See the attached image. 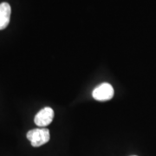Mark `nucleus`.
Instances as JSON below:
<instances>
[{"mask_svg": "<svg viewBox=\"0 0 156 156\" xmlns=\"http://www.w3.org/2000/svg\"><path fill=\"white\" fill-rule=\"evenodd\" d=\"M27 139L30 141L31 146L38 147L46 144L50 139V130L48 128H39L30 130L27 134Z\"/></svg>", "mask_w": 156, "mask_h": 156, "instance_id": "f257e3e1", "label": "nucleus"}, {"mask_svg": "<svg viewBox=\"0 0 156 156\" xmlns=\"http://www.w3.org/2000/svg\"><path fill=\"white\" fill-rule=\"evenodd\" d=\"M93 98L99 101H106L111 100L114 96V88L111 84L103 83L97 86L92 92Z\"/></svg>", "mask_w": 156, "mask_h": 156, "instance_id": "f03ea898", "label": "nucleus"}, {"mask_svg": "<svg viewBox=\"0 0 156 156\" xmlns=\"http://www.w3.org/2000/svg\"><path fill=\"white\" fill-rule=\"evenodd\" d=\"M54 115V110L50 107H45L36 115L34 118V122L40 128H45L52 122Z\"/></svg>", "mask_w": 156, "mask_h": 156, "instance_id": "7ed1b4c3", "label": "nucleus"}, {"mask_svg": "<svg viewBox=\"0 0 156 156\" xmlns=\"http://www.w3.org/2000/svg\"><path fill=\"white\" fill-rule=\"evenodd\" d=\"M11 5L6 3L0 4V30H5L8 26L11 18Z\"/></svg>", "mask_w": 156, "mask_h": 156, "instance_id": "20e7f679", "label": "nucleus"}, {"mask_svg": "<svg viewBox=\"0 0 156 156\" xmlns=\"http://www.w3.org/2000/svg\"><path fill=\"white\" fill-rule=\"evenodd\" d=\"M132 156H136V155H132Z\"/></svg>", "mask_w": 156, "mask_h": 156, "instance_id": "39448f33", "label": "nucleus"}]
</instances>
